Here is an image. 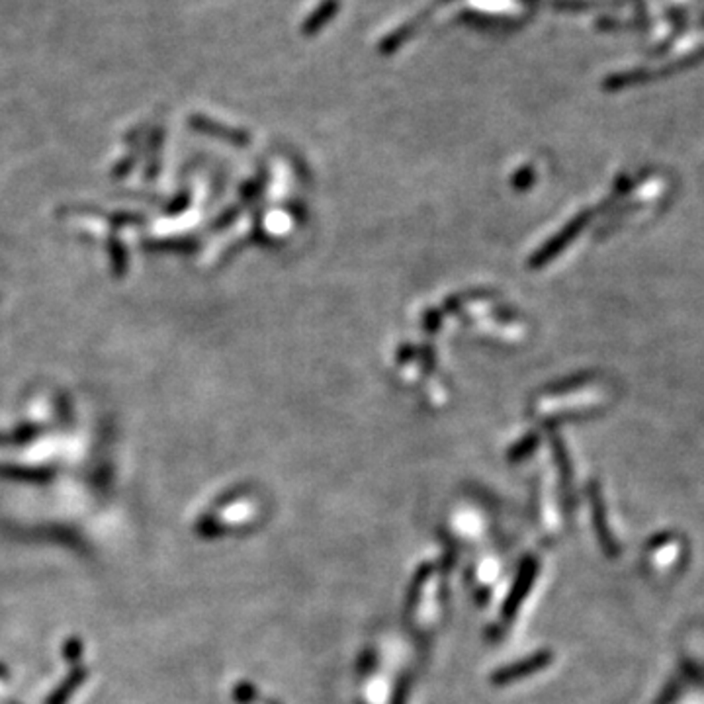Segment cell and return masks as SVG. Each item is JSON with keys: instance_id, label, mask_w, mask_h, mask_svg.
<instances>
[{"instance_id": "cell-1", "label": "cell", "mask_w": 704, "mask_h": 704, "mask_svg": "<svg viewBox=\"0 0 704 704\" xmlns=\"http://www.w3.org/2000/svg\"><path fill=\"white\" fill-rule=\"evenodd\" d=\"M548 657H550L548 654L534 656L532 659L524 661V664H514V666H511V667H507V669H503V671H499V674H497V683H513V681H517V679H522V677L530 675V671L544 669L546 666H548V661H550Z\"/></svg>"}]
</instances>
